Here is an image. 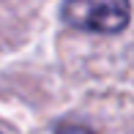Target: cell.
I'll list each match as a JSON object with an SVG mask.
<instances>
[{"instance_id": "obj_1", "label": "cell", "mask_w": 134, "mask_h": 134, "mask_svg": "<svg viewBox=\"0 0 134 134\" xmlns=\"http://www.w3.org/2000/svg\"><path fill=\"white\" fill-rule=\"evenodd\" d=\"M60 16L69 27L112 36L129 27L131 3L129 0H66Z\"/></svg>"}, {"instance_id": "obj_2", "label": "cell", "mask_w": 134, "mask_h": 134, "mask_svg": "<svg viewBox=\"0 0 134 134\" xmlns=\"http://www.w3.org/2000/svg\"><path fill=\"white\" fill-rule=\"evenodd\" d=\"M55 134H96L90 129H82V126H58V131Z\"/></svg>"}]
</instances>
